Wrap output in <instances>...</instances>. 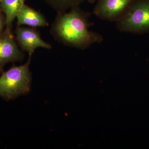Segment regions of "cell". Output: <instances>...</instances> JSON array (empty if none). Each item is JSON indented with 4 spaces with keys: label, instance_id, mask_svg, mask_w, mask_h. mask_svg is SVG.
I'll return each mask as SVG.
<instances>
[{
    "label": "cell",
    "instance_id": "9c48e42d",
    "mask_svg": "<svg viewBox=\"0 0 149 149\" xmlns=\"http://www.w3.org/2000/svg\"><path fill=\"white\" fill-rule=\"evenodd\" d=\"M56 11L57 13L65 12L74 7L80 6L86 0H44Z\"/></svg>",
    "mask_w": 149,
    "mask_h": 149
},
{
    "label": "cell",
    "instance_id": "8fae6325",
    "mask_svg": "<svg viewBox=\"0 0 149 149\" xmlns=\"http://www.w3.org/2000/svg\"><path fill=\"white\" fill-rule=\"evenodd\" d=\"M97 0H86V1L90 3L93 4L95 3L96 2Z\"/></svg>",
    "mask_w": 149,
    "mask_h": 149
},
{
    "label": "cell",
    "instance_id": "5b68a950",
    "mask_svg": "<svg viewBox=\"0 0 149 149\" xmlns=\"http://www.w3.org/2000/svg\"><path fill=\"white\" fill-rule=\"evenodd\" d=\"M16 40L22 52H27L31 57L38 48L50 49L52 46L41 38L36 28L17 26L15 30Z\"/></svg>",
    "mask_w": 149,
    "mask_h": 149
},
{
    "label": "cell",
    "instance_id": "52a82bcc",
    "mask_svg": "<svg viewBox=\"0 0 149 149\" xmlns=\"http://www.w3.org/2000/svg\"><path fill=\"white\" fill-rule=\"evenodd\" d=\"M16 18L18 26L25 25L36 28L49 25L45 17L42 13L25 4L19 12Z\"/></svg>",
    "mask_w": 149,
    "mask_h": 149
},
{
    "label": "cell",
    "instance_id": "277c9868",
    "mask_svg": "<svg viewBox=\"0 0 149 149\" xmlns=\"http://www.w3.org/2000/svg\"><path fill=\"white\" fill-rule=\"evenodd\" d=\"M136 0H97L93 13L102 20L116 22Z\"/></svg>",
    "mask_w": 149,
    "mask_h": 149
},
{
    "label": "cell",
    "instance_id": "8992f818",
    "mask_svg": "<svg viewBox=\"0 0 149 149\" xmlns=\"http://www.w3.org/2000/svg\"><path fill=\"white\" fill-rule=\"evenodd\" d=\"M24 54L15 42L11 29L6 28L0 35V73L3 72L5 65L8 63L22 61Z\"/></svg>",
    "mask_w": 149,
    "mask_h": 149
},
{
    "label": "cell",
    "instance_id": "ba28073f",
    "mask_svg": "<svg viewBox=\"0 0 149 149\" xmlns=\"http://www.w3.org/2000/svg\"><path fill=\"white\" fill-rule=\"evenodd\" d=\"M26 0H0L3 13L5 16L6 28L12 29L13 22L24 4Z\"/></svg>",
    "mask_w": 149,
    "mask_h": 149
},
{
    "label": "cell",
    "instance_id": "7a4b0ae2",
    "mask_svg": "<svg viewBox=\"0 0 149 149\" xmlns=\"http://www.w3.org/2000/svg\"><path fill=\"white\" fill-rule=\"evenodd\" d=\"M31 57L25 64L14 65L0 76V97L7 101L26 95L30 91L32 74L29 70Z\"/></svg>",
    "mask_w": 149,
    "mask_h": 149
},
{
    "label": "cell",
    "instance_id": "7c38bea8",
    "mask_svg": "<svg viewBox=\"0 0 149 149\" xmlns=\"http://www.w3.org/2000/svg\"><path fill=\"white\" fill-rule=\"evenodd\" d=\"M3 13L2 9L1 7V3H0V15L1 14H2Z\"/></svg>",
    "mask_w": 149,
    "mask_h": 149
},
{
    "label": "cell",
    "instance_id": "3957f363",
    "mask_svg": "<svg viewBox=\"0 0 149 149\" xmlns=\"http://www.w3.org/2000/svg\"><path fill=\"white\" fill-rule=\"evenodd\" d=\"M116 22L120 32L137 35L149 33V0H136Z\"/></svg>",
    "mask_w": 149,
    "mask_h": 149
},
{
    "label": "cell",
    "instance_id": "6da1fadb",
    "mask_svg": "<svg viewBox=\"0 0 149 149\" xmlns=\"http://www.w3.org/2000/svg\"><path fill=\"white\" fill-rule=\"evenodd\" d=\"M58 13L51 29V35L59 42L67 47L85 50L104 41L102 35L90 29V15L74 7Z\"/></svg>",
    "mask_w": 149,
    "mask_h": 149
},
{
    "label": "cell",
    "instance_id": "30bf717a",
    "mask_svg": "<svg viewBox=\"0 0 149 149\" xmlns=\"http://www.w3.org/2000/svg\"><path fill=\"white\" fill-rule=\"evenodd\" d=\"M6 26V19L4 14L0 15V35L3 32L4 27Z\"/></svg>",
    "mask_w": 149,
    "mask_h": 149
}]
</instances>
